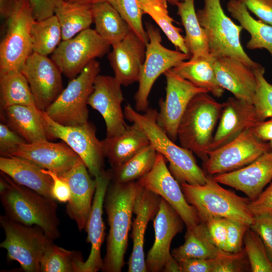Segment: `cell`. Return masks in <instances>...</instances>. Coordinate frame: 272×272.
Wrapping results in <instances>:
<instances>
[{
    "mask_svg": "<svg viewBox=\"0 0 272 272\" xmlns=\"http://www.w3.org/2000/svg\"><path fill=\"white\" fill-rule=\"evenodd\" d=\"M123 112L125 119L140 128L150 144L169 162L168 168L180 184L206 183L208 174L198 165L193 153L176 145L158 124L156 109L149 108L142 113L127 104Z\"/></svg>",
    "mask_w": 272,
    "mask_h": 272,
    "instance_id": "obj_2",
    "label": "cell"
},
{
    "mask_svg": "<svg viewBox=\"0 0 272 272\" xmlns=\"http://www.w3.org/2000/svg\"><path fill=\"white\" fill-rule=\"evenodd\" d=\"M121 86L114 77L99 74L88 100V105L97 110L103 118L107 138L122 134L128 126L121 107L124 97Z\"/></svg>",
    "mask_w": 272,
    "mask_h": 272,
    "instance_id": "obj_17",
    "label": "cell"
},
{
    "mask_svg": "<svg viewBox=\"0 0 272 272\" xmlns=\"http://www.w3.org/2000/svg\"><path fill=\"white\" fill-rule=\"evenodd\" d=\"M145 26L149 42L146 44L145 59L138 81V89L134 96V109L140 112H144L149 108V94L158 78L191 57L190 53L165 47L162 44L159 30L149 22H146Z\"/></svg>",
    "mask_w": 272,
    "mask_h": 272,
    "instance_id": "obj_9",
    "label": "cell"
},
{
    "mask_svg": "<svg viewBox=\"0 0 272 272\" xmlns=\"http://www.w3.org/2000/svg\"><path fill=\"white\" fill-rule=\"evenodd\" d=\"M250 228L261 239L272 262V212L254 216Z\"/></svg>",
    "mask_w": 272,
    "mask_h": 272,
    "instance_id": "obj_45",
    "label": "cell"
},
{
    "mask_svg": "<svg viewBox=\"0 0 272 272\" xmlns=\"http://www.w3.org/2000/svg\"><path fill=\"white\" fill-rule=\"evenodd\" d=\"M196 14L206 35L211 55L236 58L253 70L262 66L244 51L240 39L243 28L225 14L220 0H203V7Z\"/></svg>",
    "mask_w": 272,
    "mask_h": 272,
    "instance_id": "obj_6",
    "label": "cell"
},
{
    "mask_svg": "<svg viewBox=\"0 0 272 272\" xmlns=\"http://www.w3.org/2000/svg\"><path fill=\"white\" fill-rule=\"evenodd\" d=\"M261 121L253 104L235 97H229L223 103L210 151L228 143L245 130L255 127Z\"/></svg>",
    "mask_w": 272,
    "mask_h": 272,
    "instance_id": "obj_23",
    "label": "cell"
},
{
    "mask_svg": "<svg viewBox=\"0 0 272 272\" xmlns=\"http://www.w3.org/2000/svg\"><path fill=\"white\" fill-rule=\"evenodd\" d=\"M157 152L149 144L121 165L110 170L112 180L126 183L138 180L152 168Z\"/></svg>",
    "mask_w": 272,
    "mask_h": 272,
    "instance_id": "obj_38",
    "label": "cell"
},
{
    "mask_svg": "<svg viewBox=\"0 0 272 272\" xmlns=\"http://www.w3.org/2000/svg\"><path fill=\"white\" fill-rule=\"evenodd\" d=\"M214 67L220 86L235 98L252 103L257 87L254 70L231 56L215 57Z\"/></svg>",
    "mask_w": 272,
    "mask_h": 272,
    "instance_id": "obj_26",
    "label": "cell"
},
{
    "mask_svg": "<svg viewBox=\"0 0 272 272\" xmlns=\"http://www.w3.org/2000/svg\"><path fill=\"white\" fill-rule=\"evenodd\" d=\"M0 170L17 183L53 199L51 177L33 162L19 157L1 156Z\"/></svg>",
    "mask_w": 272,
    "mask_h": 272,
    "instance_id": "obj_27",
    "label": "cell"
},
{
    "mask_svg": "<svg viewBox=\"0 0 272 272\" xmlns=\"http://www.w3.org/2000/svg\"><path fill=\"white\" fill-rule=\"evenodd\" d=\"M137 181L165 199L178 213L186 227L200 222L196 211L186 200L181 185L170 172L166 159L157 153L151 170Z\"/></svg>",
    "mask_w": 272,
    "mask_h": 272,
    "instance_id": "obj_14",
    "label": "cell"
},
{
    "mask_svg": "<svg viewBox=\"0 0 272 272\" xmlns=\"http://www.w3.org/2000/svg\"><path fill=\"white\" fill-rule=\"evenodd\" d=\"M226 219L227 248L226 251L237 253L244 249V237L250 227L240 222Z\"/></svg>",
    "mask_w": 272,
    "mask_h": 272,
    "instance_id": "obj_47",
    "label": "cell"
},
{
    "mask_svg": "<svg viewBox=\"0 0 272 272\" xmlns=\"http://www.w3.org/2000/svg\"><path fill=\"white\" fill-rule=\"evenodd\" d=\"M269 145H270V148H271V150L272 151V140H271L269 142Z\"/></svg>",
    "mask_w": 272,
    "mask_h": 272,
    "instance_id": "obj_58",
    "label": "cell"
},
{
    "mask_svg": "<svg viewBox=\"0 0 272 272\" xmlns=\"http://www.w3.org/2000/svg\"><path fill=\"white\" fill-rule=\"evenodd\" d=\"M100 71V64L94 59L75 78L71 80L54 101L44 111L54 121L64 125H79L88 119V99Z\"/></svg>",
    "mask_w": 272,
    "mask_h": 272,
    "instance_id": "obj_8",
    "label": "cell"
},
{
    "mask_svg": "<svg viewBox=\"0 0 272 272\" xmlns=\"http://www.w3.org/2000/svg\"><path fill=\"white\" fill-rule=\"evenodd\" d=\"M41 115L48 140H61L82 159L92 176L95 178L101 174L105 157L94 125L88 121L79 125H64L54 121L43 111Z\"/></svg>",
    "mask_w": 272,
    "mask_h": 272,
    "instance_id": "obj_11",
    "label": "cell"
},
{
    "mask_svg": "<svg viewBox=\"0 0 272 272\" xmlns=\"http://www.w3.org/2000/svg\"><path fill=\"white\" fill-rule=\"evenodd\" d=\"M166 80V96L159 101L157 122L174 142L177 129L189 103L196 94L209 93L174 73L171 69L164 73Z\"/></svg>",
    "mask_w": 272,
    "mask_h": 272,
    "instance_id": "obj_15",
    "label": "cell"
},
{
    "mask_svg": "<svg viewBox=\"0 0 272 272\" xmlns=\"http://www.w3.org/2000/svg\"><path fill=\"white\" fill-rule=\"evenodd\" d=\"M109 3L119 13L131 29L146 44L149 37L144 29L141 10L138 0H104Z\"/></svg>",
    "mask_w": 272,
    "mask_h": 272,
    "instance_id": "obj_42",
    "label": "cell"
},
{
    "mask_svg": "<svg viewBox=\"0 0 272 272\" xmlns=\"http://www.w3.org/2000/svg\"><path fill=\"white\" fill-rule=\"evenodd\" d=\"M105 157L112 168H115L150 144L145 133L135 124L128 125L121 134L101 141Z\"/></svg>",
    "mask_w": 272,
    "mask_h": 272,
    "instance_id": "obj_28",
    "label": "cell"
},
{
    "mask_svg": "<svg viewBox=\"0 0 272 272\" xmlns=\"http://www.w3.org/2000/svg\"><path fill=\"white\" fill-rule=\"evenodd\" d=\"M111 45L90 28L74 37L62 40L51 59L62 74L72 80L92 60L107 53Z\"/></svg>",
    "mask_w": 272,
    "mask_h": 272,
    "instance_id": "obj_13",
    "label": "cell"
},
{
    "mask_svg": "<svg viewBox=\"0 0 272 272\" xmlns=\"http://www.w3.org/2000/svg\"><path fill=\"white\" fill-rule=\"evenodd\" d=\"M33 52L47 56L52 54L62 40L59 23L55 15L41 20H34L31 26Z\"/></svg>",
    "mask_w": 272,
    "mask_h": 272,
    "instance_id": "obj_39",
    "label": "cell"
},
{
    "mask_svg": "<svg viewBox=\"0 0 272 272\" xmlns=\"http://www.w3.org/2000/svg\"><path fill=\"white\" fill-rule=\"evenodd\" d=\"M187 201L195 209L200 222L210 216L237 221L248 227L254 216L249 209L251 200L237 195L220 185L211 175H207L202 185L180 184Z\"/></svg>",
    "mask_w": 272,
    "mask_h": 272,
    "instance_id": "obj_4",
    "label": "cell"
},
{
    "mask_svg": "<svg viewBox=\"0 0 272 272\" xmlns=\"http://www.w3.org/2000/svg\"><path fill=\"white\" fill-rule=\"evenodd\" d=\"M59 23L62 40L70 39L90 28L93 22L90 5L63 1L55 10Z\"/></svg>",
    "mask_w": 272,
    "mask_h": 272,
    "instance_id": "obj_35",
    "label": "cell"
},
{
    "mask_svg": "<svg viewBox=\"0 0 272 272\" xmlns=\"http://www.w3.org/2000/svg\"><path fill=\"white\" fill-rule=\"evenodd\" d=\"M185 0H167L168 2L171 5L176 6V5L181 2L184 1Z\"/></svg>",
    "mask_w": 272,
    "mask_h": 272,
    "instance_id": "obj_57",
    "label": "cell"
},
{
    "mask_svg": "<svg viewBox=\"0 0 272 272\" xmlns=\"http://www.w3.org/2000/svg\"><path fill=\"white\" fill-rule=\"evenodd\" d=\"M184 243L174 249L171 254L178 261L189 258L214 259L226 252L217 247L212 242L207 226L200 222L187 228Z\"/></svg>",
    "mask_w": 272,
    "mask_h": 272,
    "instance_id": "obj_30",
    "label": "cell"
},
{
    "mask_svg": "<svg viewBox=\"0 0 272 272\" xmlns=\"http://www.w3.org/2000/svg\"><path fill=\"white\" fill-rule=\"evenodd\" d=\"M64 2L70 3H78L84 5H91L94 3L104 1V0H63Z\"/></svg>",
    "mask_w": 272,
    "mask_h": 272,
    "instance_id": "obj_56",
    "label": "cell"
},
{
    "mask_svg": "<svg viewBox=\"0 0 272 272\" xmlns=\"http://www.w3.org/2000/svg\"><path fill=\"white\" fill-rule=\"evenodd\" d=\"M244 250L252 272H272L271 261L259 236L250 228L244 237Z\"/></svg>",
    "mask_w": 272,
    "mask_h": 272,
    "instance_id": "obj_41",
    "label": "cell"
},
{
    "mask_svg": "<svg viewBox=\"0 0 272 272\" xmlns=\"http://www.w3.org/2000/svg\"><path fill=\"white\" fill-rule=\"evenodd\" d=\"M9 156L27 159L58 175L70 170L80 158L63 142L55 143L48 140L22 144L7 156Z\"/></svg>",
    "mask_w": 272,
    "mask_h": 272,
    "instance_id": "obj_22",
    "label": "cell"
},
{
    "mask_svg": "<svg viewBox=\"0 0 272 272\" xmlns=\"http://www.w3.org/2000/svg\"><path fill=\"white\" fill-rule=\"evenodd\" d=\"M254 71L257 87L253 104L262 121L268 118H272V84L265 79V70L262 66L254 69Z\"/></svg>",
    "mask_w": 272,
    "mask_h": 272,
    "instance_id": "obj_43",
    "label": "cell"
},
{
    "mask_svg": "<svg viewBox=\"0 0 272 272\" xmlns=\"http://www.w3.org/2000/svg\"><path fill=\"white\" fill-rule=\"evenodd\" d=\"M59 175L68 183L71 190L67 214L75 221L79 231L85 230L92 210L96 180L91 177L81 158L70 170Z\"/></svg>",
    "mask_w": 272,
    "mask_h": 272,
    "instance_id": "obj_20",
    "label": "cell"
},
{
    "mask_svg": "<svg viewBox=\"0 0 272 272\" xmlns=\"http://www.w3.org/2000/svg\"><path fill=\"white\" fill-rule=\"evenodd\" d=\"M22 0H0V15L8 19L16 10Z\"/></svg>",
    "mask_w": 272,
    "mask_h": 272,
    "instance_id": "obj_55",
    "label": "cell"
},
{
    "mask_svg": "<svg viewBox=\"0 0 272 272\" xmlns=\"http://www.w3.org/2000/svg\"><path fill=\"white\" fill-rule=\"evenodd\" d=\"M202 222L205 223L213 243L218 248H227V224L226 218L210 216Z\"/></svg>",
    "mask_w": 272,
    "mask_h": 272,
    "instance_id": "obj_46",
    "label": "cell"
},
{
    "mask_svg": "<svg viewBox=\"0 0 272 272\" xmlns=\"http://www.w3.org/2000/svg\"><path fill=\"white\" fill-rule=\"evenodd\" d=\"M36 106L27 80L21 71L0 76V105L2 110L13 105Z\"/></svg>",
    "mask_w": 272,
    "mask_h": 272,
    "instance_id": "obj_36",
    "label": "cell"
},
{
    "mask_svg": "<svg viewBox=\"0 0 272 272\" xmlns=\"http://www.w3.org/2000/svg\"><path fill=\"white\" fill-rule=\"evenodd\" d=\"M35 20H41L54 15L63 0H28Z\"/></svg>",
    "mask_w": 272,
    "mask_h": 272,
    "instance_id": "obj_51",
    "label": "cell"
},
{
    "mask_svg": "<svg viewBox=\"0 0 272 272\" xmlns=\"http://www.w3.org/2000/svg\"><path fill=\"white\" fill-rule=\"evenodd\" d=\"M112 47L108 58L114 77L125 87L138 82L145 59L146 44L131 29L121 41Z\"/></svg>",
    "mask_w": 272,
    "mask_h": 272,
    "instance_id": "obj_24",
    "label": "cell"
},
{
    "mask_svg": "<svg viewBox=\"0 0 272 272\" xmlns=\"http://www.w3.org/2000/svg\"><path fill=\"white\" fill-rule=\"evenodd\" d=\"M97 34L111 46L121 41L131 28L119 13L106 1L90 5Z\"/></svg>",
    "mask_w": 272,
    "mask_h": 272,
    "instance_id": "obj_32",
    "label": "cell"
},
{
    "mask_svg": "<svg viewBox=\"0 0 272 272\" xmlns=\"http://www.w3.org/2000/svg\"><path fill=\"white\" fill-rule=\"evenodd\" d=\"M2 111L7 125L28 143L48 140L43 123L42 111L36 106L16 105Z\"/></svg>",
    "mask_w": 272,
    "mask_h": 272,
    "instance_id": "obj_29",
    "label": "cell"
},
{
    "mask_svg": "<svg viewBox=\"0 0 272 272\" xmlns=\"http://www.w3.org/2000/svg\"><path fill=\"white\" fill-rule=\"evenodd\" d=\"M27 142L8 125L0 124V152L7 156L19 146Z\"/></svg>",
    "mask_w": 272,
    "mask_h": 272,
    "instance_id": "obj_48",
    "label": "cell"
},
{
    "mask_svg": "<svg viewBox=\"0 0 272 272\" xmlns=\"http://www.w3.org/2000/svg\"><path fill=\"white\" fill-rule=\"evenodd\" d=\"M208 93H200L192 98L177 129L180 146L191 151L203 163L208 159L215 128L223 107V103L217 101Z\"/></svg>",
    "mask_w": 272,
    "mask_h": 272,
    "instance_id": "obj_5",
    "label": "cell"
},
{
    "mask_svg": "<svg viewBox=\"0 0 272 272\" xmlns=\"http://www.w3.org/2000/svg\"><path fill=\"white\" fill-rule=\"evenodd\" d=\"M215 57L212 55L206 57L190 58L183 61L171 70L195 86L207 90L214 96L221 97L224 92L216 79L214 63Z\"/></svg>",
    "mask_w": 272,
    "mask_h": 272,
    "instance_id": "obj_31",
    "label": "cell"
},
{
    "mask_svg": "<svg viewBox=\"0 0 272 272\" xmlns=\"http://www.w3.org/2000/svg\"><path fill=\"white\" fill-rule=\"evenodd\" d=\"M0 224L5 238L0 247L6 249L10 261L18 262L25 272H40L41 259L53 240L39 226L26 225L5 215Z\"/></svg>",
    "mask_w": 272,
    "mask_h": 272,
    "instance_id": "obj_7",
    "label": "cell"
},
{
    "mask_svg": "<svg viewBox=\"0 0 272 272\" xmlns=\"http://www.w3.org/2000/svg\"><path fill=\"white\" fill-rule=\"evenodd\" d=\"M84 260L79 251L69 250L52 243L40 261V272H80Z\"/></svg>",
    "mask_w": 272,
    "mask_h": 272,
    "instance_id": "obj_40",
    "label": "cell"
},
{
    "mask_svg": "<svg viewBox=\"0 0 272 272\" xmlns=\"http://www.w3.org/2000/svg\"><path fill=\"white\" fill-rule=\"evenodd\" d=\"M137 187V181L126 183L112 181L106 191L104 208L109 229L103 258V271L120 272L124 266Z\"/></svg>",
    "mask_w": 272,
    "mask_h": 272,
    "instance_id": "obj_3",
    "label": "cell"
},
{
    "mask_svg": "<svg viewBox=\"0 0 272 272\" xmlns=\"http://www.w3.org/2000/svg\"><path fill=\"white\" fill-rule=\"evenodd\" d=\"M7 20L5 34L0 43V76L21 71L33 52L30 29L35 20L28 0H22Z\"/></svg>",
    "mask_w": 272,
    "mask_h": 272,
    "instance_id": "obj_10",
    "label": "cell"
},
{
    "mask_svg": "<svg viewBox=\"0 0 272 272\" xmlns=\"http://www.w3.org/2000/svg\"><path fill=\"white\" fill-rule=\"evenodd\" d=\"M270 151L269 143L259 139L253 127L249 128L228 143L210 151L207 161L203 163V170L210 175L233 171Z\"/></svg>",
    "mask_w": 272,
    "mask_h": 272,
    "instance_id": "obj_12",
    "label": "cell"
},
{
    "mask_svg": "<svg viewBox=\"0 0 272 272\" xmlns=\"http://www.w3.org/2000/svg\"><path fill=\"white\" fill-rule=\"evenodd\" d=\"M213 262L212 272L247 271L250 266L244 249L237 253L226 252L213 259Z\"/></svg>",
    "mask_w": 272,
    "mask_h": 272,
    "instance_id": "obj_44",
    "label": "cell"
},
{
    "mask_svg": "<svg viewBox=\"0 0 272 272\" xmlns=\"http://www.w3.org/2000/svg\"><path fill=\"white\" fill-rule=\"evenodd\" d=\"M177 14L180 17L185 31V43L191 54V58L211 55L205 32L197 19L194 0L178 3Z\"/></svg>",
    "mask_w": 272,
    "mask_h": 272,
    "instance_id": "obj_34",
    "label": "cell"
},
{
    "mask_svg": "<svg viewBox=\"0 0 272 272\" xmlns=\"http://www.w3.org/2000/svg\"><path fill=\"white\" fill-rule=\"evenodd\" d=\"M259 20L272 26V0H239Z\"/></svg>",
    "mask_w": 272,
    "mask_h": 272,
    "instance_id": "obj_49",
    "label": "cell"
},
{
    "mask_svg": "<svg viewBox=\"0 0 272 272\" xmlns=\"http://www.w3.org/2000/svg\"><path fill=\"white\" fill-rule=\"evenodd\" d=\"M178 262L180 272H212L213 259L189 258Z\"/></svg>",
    "mask_w": 272,
    "mask_h": 272,
    "instance_id": "obj_53",
    "label": "cell"
},
{
    "mask_svg": "<svg viewBox=\"0 0 272 272\" xmlns=\"http://www.w3.org/2000/svg\"><path fill=\"white\" fill-rule=\"evenodd\" d=\"M137 182L133 207L135 217L131 224L133 248L128 262L127 271L147 272L144 251L145 234L149 222L154 219L157 213L161 197Z\"/></svg>",
    "mask_w": 272,
    "mask_h": 272,
    "instance_id": "obj_19",
    "label": "cell"
},
{
    "mask_svg": "<svg viewBox=\"0 0 272 272\" xmlns=\"http://www.w3.org/2000/svg\"><path fill=\"white\" fill-rule=\"evenodd\" d=\"M0 199L5 215L29 226L40 227L52 239L59 238L56 201L21 185L1 172Z\"/></svg>",
    "mask_w": 272,
    "mask_h": 272,
    "instance_id": "obj_1",
    "label": "cell"
},
{
    "mask_svg": "<svg viewBox=\"0 0 272 272\" xmlns=\"http://www.w3.org/2000/svg\"><path fill=\"white\" fill-rule=\"evenodd\" d=\"M21 72L28 82L36 106L45 111L63 89L61 72L51 58L34 52Z\"/></svg>",
    "mask_w": 272,
    "mask_h": 272,
    "instance_id": "obj_16",
    "label": "cell"
},
{
    "mask_svg": "<svg viewBox=\"0 0 272 272\" xmlns=\"http://www.w3.org/2000/svg\"><path fill=\"white\" fill-rule=\"evenodd\" d=\"M253 131L255 135L263 141L272 140V118L259 122L253 127Z\"/></svg>",
    "mask_w": 272,
    "mask_h": 272,
    "instance_id": "obj_54",
    "label": "cell"
},
{
    "mask_svg": "<svg viewBox=\"0 0 272 272\" xmlns=\"http://www.w3.org/2000/svg\"><path fill=\"white\" fill-rule=\"evenodd\" d=\"M213 178L220 184L243 192L253 200L272 180V151L242 168L214 175Z\"/></svg>",
    "mask_w": 272,
    "mask_h": 272,
    "instance_id": "obj_25",
    "label": "cell"
},
{
    "mask_svg": "<svg viewBox=\"0 0 272 272\" xmlns=\"http://www.w3.org/2000/svg\"><path fill=\"white\" fill-rule=\"evenodd\" d=\"M227 9L231 16L250 34L246 47L250 50L266 49L272 58V26L254 19L246 6L239 0H229Z\"/></svg>",
    "mask_w": 272,
    "mask_h": 272,
    "instance_id": "obj_33",
    "label": "cell"
},
{
    "mask_svg": "<svg viewBox=\"0 0 272 272\" xmlns=\"http://www.w3.org/2000/svg\"><path fill=\"white\" fill-rule=\"evenodd\" d=\"M155 240L146 259L148 271H163L164 266L174 260L170 252L173 238L182 231L184 222L176 211L161 198L154 219Z\"/></svg>",
    "mask_w": 272,
    "mask_h": 272,
    "instance_id": "obj_18",
    "label": "cell"
},
{
    "mask_svg": "<svg viewBox=\"0 0 272 272\" xmlns=\"http://www.w3.org/2000/svg\"><path fill=\"white\" fill-rule=\"evenodd\" d=\"M43 170L52 179L51 193L53 199L60 202H67L71 195L68 183L56 173L44 169Z\"/></svg>",
    "mask_w": 272,
    "mask_h": 272,
    "instance_id": "obj_50",
    "label": "cell"
},
{
    "mask_svg": "<svg viewBox=\"0 0 272 272\" xmlns=\"http://www.w3.org/2000/svg\"><path fill=\"white\" fill-rule=\"evenodd\" d=\"M249 209L254 216L272 212V182L249 204Z\"/></svg>",
    "mask_w": 272,
    "mask_h": 272,
    "instance_id": "obj_52",
    "label": "cell"
},
{
    "mask_svg": "<svg viewBox=\"0 0 272 272\" xmlns=\"http://www.w3.org/2000/svg\"><path fill=\"white\" fill-rule=\"evenodd\" d=\"M96 182L92 210L86 225L87 242L91 244L89 255L84 261L80 272H97L102 270L103 259L101 248L105 238V224L103 219V209L105 196L112 177L110 170H104L95 178Z\"/></svg>",
    "mask_w": 272,
    "mask_h": 272,
    "instance_id": "obj_21",
    "label": "cell"
},
{
    "mask_svg": "<svg viewBox=\"0 0 272 272\" xmlns=\"http://www.w3.org/2000/svg\"><path fill=\"white\" fill-rule=\"evenodd\" d=\"M138 2L143 14L153 19L178 50L190 53L181 34V29L173 24L174 20L169 15L167 0H138Z\"/></svg>",
    "mask_w": 272,
    "mask_h": 272,
    "instance_id": "obj_37",
    "label": "cell"
}]
</instances>
